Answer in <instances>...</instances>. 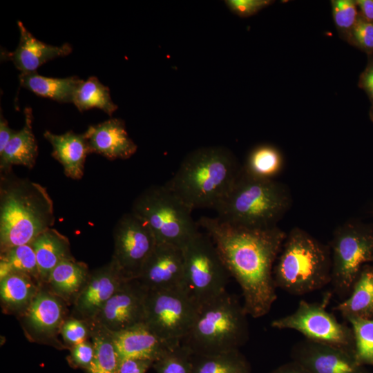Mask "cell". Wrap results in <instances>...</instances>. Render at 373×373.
<instances>
[{
  "label": "cell",
  "mask_w": 373,
  "mask_h": 373,
  "mask_svg": "<svg viewBox=\"0 0 373 373\" xmlns=\"http://www.w3.org/2000/svg\"><path fill=\"white\" fill-rule=\"evenodd\" d=\"M198 223L239 284L247 314L255 318L265 316L277 298L273 269L287 233L278 226H235L216 217L202 216Z\"/></svg>",
  "instance_id": "obj_1"
},
{
  "label": "cell",
  "mask_w": 373,
  "mask_h": 373,
  "mask_svg": "<svg viewBox=\"0 0 373 373\" xmlns=\"http://www.w3.org/2000/svg\"><path fill=\"white\" fill-rule=\"evenodd\" d=\"M55 220L53 202L45 187L11 171L1 173V252L30 244Z\"/></svg>",
  "instance_id": "obj_2"
},
{
  "label": "cell",
  "mask_w": 373,
  "mask_h": 373,
  "mask_svg": "<svg viewBox=\"0 0 373 373\" xmlns=\"http://www.w3.org/2000/svg\"><path fill=\"white\" fill-rule=\"evenodd\" d=\"M241 169L228 149L201 147L183 159L165 184L192 210L214 209L232 188Z\"/></svg>",
  "instance_id": "obj_3"
},
{
  "label": "cell",
  "mask_w": 373,
  "mask_h": 373,
  "mask_svg": "<svg viewBox=\"0 0 373 373\" xmlns=\"http://www.w3.org/2000/svg\"><path fill=\"white\" fill-rule=\"evenodd\" d=\"M291 204L287 186L274 179H260L241 172L228 193L214 207L219 220L254 228L277 226Z\"/></svg>",
  "instance_id": "obj_4"
},
{
  "label": "cell",
  "mask_w": 373,
  "mask_h": 373,
  "mask_svg": "<svg viewBox=\"0 0 373 373\" xmlns=\"http://www.w3.org/2000/svg\"><path fill=\"white\" fill-rule=\"evenodd\" d=\"M247 314L236 296L227 291L198 306L181 344L193 354L212 355L240 350L249 339Z\"/></svg>",
  "instance_id": "obj_5"
},
{
  "label": "cell",
  "mask_w": 373,
  "mask_h": 373,
  "mask_svg": "<svg viewBox=\"0 0 373 373\" xmlns=\"http://www.w3.org/2000/svg\"><path fill=\"white\" fill-rule=\"evenodd\" d=\"M331 272L329 246L299 227L287 233L273 269L276 288L304 295L330 283Z\"/></svg>",
  "instance_id": "obj_6"
},
{
  "label": "cell",
  "mask_w": 373,
  "mask_h": 373,
  "mask_svg": "<svg viewBox=\"0 0 373 373\" xmlns=\"http://www.w3.org/2000/svg\"><path fill=\"white\" fill-rule=\"evenodd\" d=\"M131 211L148 224L157 243L182 249L200 231L193 210L166 184L143 191L134 200Z\"/></svg>",
  "instance_id": "obj_7"
},
{
  "label": "cell",
  "mask_w": 373,
  "mask_h": 373,
  "mask_svg": "<svg viewBox=\"0 0 373 373\" xmlns=\"http://www.w3.org/2000/svg\"><path fill=\"white\" fill-rule=\"evenodd\" d=\"M184 290L198 305L226 291L231 276L214 242L199 231L182 248Z\"/></svg>",
  "instance_id": "obj_8"
},
{
  "label": "cell",
  "mask_w": 373,
  "mask_h": 373,
  "mask_svg": "<svg viewBox=\"0 0 373 373\" xmlns=\"http://www.w3.org/2000/svg\"><path fill=\"white\" fill-rule=\"evenodd\" d=\"M331 282L340 296L350 294L365 263L373 257V233L353 223L339 226L329 246Z\"/></svg>",
  "instance_id": "obj_9"
},
{
  "label": "cell",
  "mask_w": 373,
  "mask_h": 373,
  "mask_svg": "<svg viewBox=\"0 0 373 373\" xmlns=\"http://www.w3.org/2000/svg\"><path fill=\"white\" fill-rule=\"evenodd\" d=\"M198 306L183 289L148 290L144 323L163 340L180 344L193 325Z\"/></svg>",
  "instance_id": "obj_10"
},
{
  "label": "cell",
  "mask_w": 373,
  "mask_h": 373,
  "mask_svg": "<svg viewBox=\"0 0 373 373\" xmlns=\"http://www.w3.org/2000/svg\"><path fill=\"white\" fill-rule=\"evenodd\" d=\"M330 294L321 303L301 300L291 314L274 320L271 327L278 329H294L301 333L305 339L338 347L354 353V340L352 329L338 321L327 312Z\"/></svg>",
  "instance_id": "obj_11"
},
{
  "label": "cell",
  "mask_w": 373,
  "mask_h": 373,
  "mask_svg": "<svg viewBox=\"0 0 373 373\" xmlns=\"http://www.w3.org/2000/svg\"><path fill=\"white\" fill-rule=\"evenodd\" d=\"M111 259L124 276L137 279L157 242L148 224L132 211L123 214L113 229Z\"/></svg>",
  "instance_id": "obj_12"
},
{
  "label": "cell",
  "mask_w": 373,
  "mask_h": 373,
  "mask_svg": "<svg viewBox=\"0 0 373 373\" xmlns=\"http://www.w3.org/2000/svg\"><path fill=\"white\" fill-rule=\"evenodd\" d=\"M147 293L137 279L126 280L91 321L112 333L144 323Z\"/></svg>",
  "instance_id": "obj_13"
},
{
  "label": "cell",
  "mask_w": 373,
  "mask_h": 373,
  "mask_svg": "<svg viewBox=\"0 0 373 373\" xmlns=\"http://www.w3.org/2000/svg\"><path fill=\"white\" fill-rule=\"evenodd\" d=\"M126 280L112 259L90 271L86 283L73 303L75 318L85 321L93 320Z\"/></svg>",
  "instance_id": "obj_14"
},
{
  "label": "cell",
  "mask_w": 373,
  "mask_h": 373,
  "mask_svg": "<svg viewBox=\"0 0 373 373\" xmlns=\"http://www.w3.org/2000/svg\"><path fill=\"white\" fill-rule=\"evenodd\" d=\"M291 356L309 373H364L354 353L307 339L293 346Z\"/></svg>",
  "instance_id": "obj_15"
},
{
  "label": "cell",
  "mask_w": 373,
  "mask_h": 373,
  "mask_svg": "<svg viewBox=\"0 0 373 373\" xmlns=\"http://www.w3.org/2000/svg\"><path fill=\"white\" fill-rule=\"evenodd\" d=\"M137 279L148 290L183 289L182 249L169 244L157 243Z\"/></svg>",
  "instance_id": "obj_16"
},
{
  "label": "cell",
  "mask_w": 373,
  "mask_h": 373,
  "mask_svg": "<svg viewBox=\"0 0 373 373\" xmlns=\"http://www.w3.org/2000/svg\"><path fill=\"white\" fill-rule=\"evenodd\" d=\"M64 300L41 286L28 306L21 314L24 330L31 338L44 340L60 332L66 320Z\"/></svg>",
  "instance_id": "obj_17"
},
{
  "label": "cell",
  "mask_w": 373,
  "mask_h": 373,
  "mask_svg": "<svg viewBox=\"0 0 373 373\" xmlns=\"http://www.w3.org/2000/svg\"><path fill=\"white\" fill-rule=\"evenodd\" d=\"M19 30V41L14 51H1V60L11 61L21 74L36 73L37 70L47 61L53 59L65 57L71 53L73 48L68 43L61 46L46 44L36 37L17 21Z\"/></svg>",
  "instance_id": "obj_18"
},
{
  "label": "cell",
  "mask_w": 373,
  "mask_h": 373,
  "mask_svg": "<svg viewBox=\"0 0 373 373\" xmlns=\"http://www.w3.org/2000/svg\"><path fill=\"white\" fill-rule=\"evenodd\" d=\"M84 135L90 153L99 154L108 160L128 159L137 149L126 131L125 122L119 118L90 125Z\"/></svg>",
  "instance_id": "obj_19"
},
{
  "label": "cell",
  "mask_w": 373,
  "mask_h": 373,
  "mask_svg": "<svg viewBox=\"0 0 373 373\" xmlns=\"http://www.w3.org/2000/svg\"><path fill=\"white\" fill-rule=\"evenodd\" d=\"M112 335L121 360L134 358L149 360L154 363L180 344L163 340L144 323L120 332L112 333Z\"/></svg>",
  "instance_id": "obj_20"
},
{
  "label": "cell",
  "mask_w": 373,
  "mask_h": 373,
  "mask_svg": "<svg viewBox=\"0 0 373 373\" xmlns=\"http://www.w3.org/2000/svg\"><path fill=\"white\" fill-rule=\"evenodd\" d=\"M44 137L51 144L52 156L61 164L64 174L73 180L82 179L86 156L90 153L84 133L68 131L58 135L46 131Z\"/></svg>",
  "instance_id": "obj_21"
},
{
  "label": "cell",
  "mask_w": 373,
  "mask_h": 373,
  "mask_svg": "<svg viewBox=\"0 0 373 373\" xmlns=\"http://www.w3.org/2000/svg\"><path fill=\"white\" fill-rule=\"evenodd\" d=\"M24 125L16 131L8 144L0 153L1 173L11 171L13 165H22L28 169L35 166L38 155V146L32 131V108L24 109Z\"/></svg>",
  "instance_id": "obj_22"
},
{
  "label": "cell",
  "mask_w": 373,
  "mask_h": 373,
  "mask_svg": "<svg viewBox=\"0 0 373 373\" xmlns=\"http://www.w3.org/2000/svg\"><path fill=\"white\" fill-rule=\"evenodd\" d=\"M87 265L74 257L61 260L50 272L44 286L67 303H73L89 277Z\"/></svg>",
  "instance_id": "obj_23"
},
{
  "label": "cell",
  "mask_w": 373,
  "mask_h": 373,
  "mask_svg": "<svg viewBox=\"0 0 373 373\" xmlns=\"http://www.w3.org/2000/svg\"><path fill=\"white\" fill-rule=\"evenodd\" d=\"M35 251L41 286L52 270L63 260L72 257L69 240L52 227L39 234L31 243Z\"/></svg>",
  "instance_id": "obj_24"
},
{
  "label": "cell",
  "mask_w": 373,
  "mask_h": 373,
  "mask_svg": "<svg viewBox=\"0 0 373 373\" xmlns=\"http://www.w3.org/2000/svg\"><path fill=\"white\" fill-rule=\"evenodd\" d=\"M38 282L21 273H11L0 279V299L3 309L21 314L41 288Z\"/></svg>",
  "instance_id": "obj_25"
},
{
  "label": "cell",
  "mask_w": 373,
  "mask_h": 373,
  "mask_svg": "<svg viewBox=\"0 0 373 373\" xmlns=\"http://www.w3.org/2000/svg\"><path fill=\"white\" fill-rule=\"evenodd\" d=\"M19 84L35 95L59 103H73V97L83 79L77 76L48 77L37 72L19 75Z\"/></svg>",
  "instance_id": "obj_26"
},
{
  "label": "cell",
  "mask_w": 373,
  "mask_h": 373,
  "mask_svg": "<svg viewBox=\"0 0 373 373\" xmlns=\"http://www.w3.org/2000/svg\"><path fill=\"white\" fill-rule=\"evenodd\" d=\"M335 309L349 318H373V267L365 265L353 285L348 298Z\"/></svg>",
  "instance_id": "obj_27"
},
{
  "label": "cell",
  "mask_w": 373,
  "mask_h": 373,
  "mask_svg": "<svg viewBox=\"0 0 373 373\" xmlns=\"http://www.w3.org/2000/svg\"><path fill=\"white\" fill-rule=\"evenodd\" d=\"M88 324L94 347V358L87 370L88 373H119L121 359L111 332L93 321Z\"/></svg>",
  "instance_id": "obj_28"
},
{
  "label": "cell",
  "mask_w": 373,
  "mask_h": 373,
  "mask_svg": "<svg viewBox=\"0 0 373 373\" xmlns=\"http://www.w3.org/2000/svg\"><path fill=\"white\" fill-rule=\"evenodd\" d=\"M193 373H252L240 350L212 355L193 354Z\"/></svg>",
  "instance_id": "obj_29"
},
{
  "label": "cell",
  "mask_w": 373,
  "mask_h": 373,
  "mask_svg": "<svg viewBox=\"0 0 373 373\" xmlns=\"http://www.w3.org/2000/svg\"><path fill=\"white\" fill-rule=\"evenodd\" d=\"M73 104L81 112L95 108L110 116L118 108L111 97L109 88L95 76L82 81L75 93Z\"/></svg>",
  "instance_id": "obj_30"
},
{
  "label": "cell",
  "mask_w": 373,
  "mask_h": 373,
  "mask_svg": "<svg viewBox=\"0 0 373 373\" xmlns=\"http://www.w3.org/2000/svg\"><path fill=\"white\" fill-rule=\"evenodd\" d=\"M283 164V157L277 148L262 144L250 152L242 169L254 178L271 180L281 172Z\"/></svg>",
  "instance_id": "obj_31"
},
{
  "label": "cell",
  "mask_w": 373,
  "mask_h": 373,
  "mask_svg": "<svg viewBox=\"0 0 373 373\" xmlns=\"http://www.w3.org/2000/svg\"><path fill=\"white\" fill-rule=\"evenodd\" d=\"M11 273L28 275L41 285L36 255L31 244L14 247L1 252L0 279Z\"/></svg>",
  "instance_id": "obj_32"
},
{
  "label": "cell",
  "mask_w": 373,
  "mask_h": 373,
  "mask_svg": "<svg viewBox=\"0 0 373 373\" xmlns=\"http://www.w3.org/2000/svg\"><path fill=\"white\" fill-rule=\"evenodd\" d=\"M354 340V355L356 362L363 366H373V318H349Z\"/></svg>",
  "instance_id": "obj_33"
},
{
  "label": "cell",
  "mask_w": 373,
  "mask_h": 373,
  "mask_svg": "<svg viewBox=\"0 0 373 373\" xmlns=\"http://www.w3.org/2000/svg\"><path fill=\"white\" fill-rule=\"evenodd\" d=\"M157 373H193V353L181 343L153 364Z\"/></svg>",
  "instance_id": "obj_34"
},
{
  "label": "cell",
  "mask_w": 373,
  "mask_h": 373,
  "mask_svg": "<svg viewBox=\"0 0 373 373\" xmlns=\"http://www.w3.org/2000/svg\"><path fill=\"white\" fill-rule=\"evenodd\" d=\"M331 5L335 26L343 38L347 41L359 16L356 1L332 0Z\"/></svg>",
  "instance_id": "obj_35"
},
{
  "label": "cell",
  "mask_w": 373,
  "mask_h": 373,
  "mask_svg": "<svg viewBox=\"0 0 373 373\" xmlns=\"http://www.w3.org/2000/svg\"><path fill=\"white\" fill-rule=\"evenodd\" d=\"M347 41L368 56L373 55V23L359 15Z\"/></svg>",
  "instance_id": "obj_36"
},
{
  "label": "cell",
  "mask_w": 373,
  "mask_h": 373,
  "mask_svg": "<svg viewBox=\"0 0 373 373\" xmlns=\"http://www.w3.org/2000/svg\"><path fill=\"white\" fill-rule=\"evenodd\" d=\"M60 332L64 341L72 346L86 341L90 336L88 323L75 317L66 319Z\"/></svg>",
  "instance_id": "obj_37"
},
{
  "label": "cell",
  "mask_w": 373,
  "mask_h": 373,
  "mask_svg": "<svg viewBox=\"0 0 373 373\" xmlns=\"http://www.w3.org/2000/svg\"><path fill=\"white\" fill-rule=\"evenodd\" d=\"M270 0H227L225 3L236 15L249 17L273 3Z\"/></svg>",
  "instance_id": "obj_38"
},
{
  "label": "cell",
  "mask_w": 373,
  "mask_h": 373,
  "mask_svg": "<svg viewBox=\"0 0 373 373\" xmlns=\"http://www.w3.org/2000/svg\"><path fill=\"white\" fill-rule=\"evenodd\" d=\"M94 347L92 342L85 341L72 346L70 360L77 367L89 368L94 358Z\"/></svg>",
  "instance_id": "obj_39"
},
{
  "label": "cell",
  "mask_w": 373,
  "mask_h": 373,
  "mask_svg": "<svg viewBox=\"0 0 373 373\" xmlns=\"http://www.w3.org/2000/svg\"><path fill=\"white\" fill-rule=\"evenodd\" d=\"M153 362L141 358H124L120 361L119 373H146Z\"/></svg>",
  "instance_id": "obj_40"
},
{
  "label": "cell",
  "mask_w": 373,
  "mask_h": 373,
  "mask_svg": "<svg viewBox=\"0 0 373 373\" xmlns=\"http://www.w3.org/2000/svg\"><path fill=\"white\" fill-rule=\"evenodd\" d=\"M358 86L365 92L371 104H373V55L368 56L367 66L359 76Z\"/></svg>",
  "instance_id": "obj_41"
},
{
  "label": "cell",
  "mask_w": 373,
  "mask_h": 373,
  "mask_svg": "<svg viewBox=\"0 0 373 373\" xmlns=\"http://www.w3.org/2000/svg\"><path fill=\"white\" fill-rule=\"evenodd\" d=\"M16 131L9 126L1 110L0 114V153H1Z\"/></svg>",
  "instance_id": "obj_42"
},
{
  "label": "cell",
  "mask_w": 373,
  "mask_h": 373,
  "mask_svg": "<svg viewBox=\"0 0 373 373\" xmlns=\"http://www.w3.org/2000/svg\"><path fill=\"white\" fill-rule=\"evenodd\" d=\"M359 15L367 21L373 23V0L355 1Z\"/></svg>",
  "instance_id": "obj_43"
},
{
  "label": "cell",
  "mask_w": 373,
  "mask_h": 373,
  "mask_svg": "<svg viewBox=\"0 0 373 373\" xmlns=\"http://www.w3.org/2000/svg\"><path fill=\"white\" fill-rule=\"evenodd\" d=\"M269 373H309L300 364L291 360V361L284 363Z\"/></svg>",
  "instance_id": "obj_44"
},
{
  "label": "cell",
  "mask_w": 373,
  "mask_h": 373,
  "mask_svg": "<svg viewBox=\"0 0 373 373\" xmlns=\"http://www.w3.org/2000/svg\"><path fill=\"white\" fill-rule=\"evenodd\" d=\"M370 119L373 122V104H371V106L369 111Z\"/></svg>",
  "instance_id": "obj_45"
},
{
  "label": "cell",
  "mask_w": 373,
  "mask_h": 373,
  "mask_svg": "<svg viewBox=\"0 0 373 373\" xmlns=\"http://www.w3.org/2000/svg\"><path fill=\"white\" fill-rule=\"evenodd\" d=\"M371 262H373V257H372V259H371Z\"/></svg>",
  "instance_id": "obj_46"
}]
</instances>
